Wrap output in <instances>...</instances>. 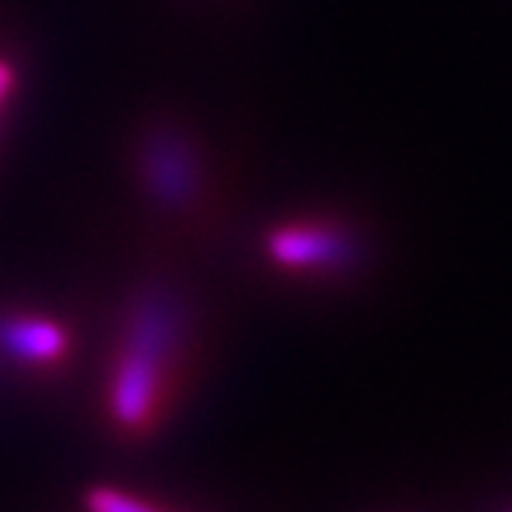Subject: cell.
I'll list each match as a JSON object with an SVG mask.
<instances>
[{"instance_id": "obj_1", "label": "cell", "mask_w": 512, "mask_h": 512, "mask_svg": "<svg viewBox=\"0 0 512 512\" xmlns=\"http://www.w3.org/2000/svg\"><path fill=\"white\" fill-rule=\"evenodd\" d=\"M185 325L183 308L165 291H148L128 313L103 393L106 421L120 439H148L174 407L183 384Z\"/></svg>"}, {"instance_id": "obj_2", "label": "cell", "mask_w": 512, "mask_h": 512, "mask_svg": "<svg viewBox=\"0 0 512 512\" xmlns=\"http://www.w3.org/2000/svg\"><path fill=\"white\" fill-rule=\"evenodd\" d=\"M265 251L288 271H328L348 259L350 245L325 222H288L265 239Z\"/></svg>"}, {"instance_id": "obj_3", "label": "cell", "mask_w": 512, "mask_h": 512, "mask_svg": "<svg viewBox=\"0 0 512 512\" xmlns=\"http://www.w3.org/2000/svg\"><path fill=\"white\" fill-rule=\"evenodd\" d=\"M69 333L60 322L35 313L0 316V350L9 362L32 370H55L69 356Z\"/></svg>"}, {"instance_id": "obj_4", "label": "cell", "mask_w": 512, "mask_h": 512, "mask_svg": "<svg viewBox=\"0 0 512 512\" xmlns=\"http://www.w3.org/2000/svg\"><path fill=\"white\" fill-rule=\"evenodd\" d=\"M143 163H146L148 188L157 200L165 202L168 208L191 202L200 174H197V157L191 154V148L180 134L154 131L143 151Z\"/></svg>"}, {"instance_id": "obj_5", "label": "cell", "mask_w": 512, "mask_h": 512, "mask_svg": "<svg viewBox=\"0 0 512 512\" xmlns=\"http://www.w3.org/2000/svg\"><path fill=\"white\" fill-rule=\"evenodd\" d=\"M83 510L86 512H185L154 501L146 495L131 493V490H120V487H92L89 493L83 495Z\"/></svg>"}]
</instances>
